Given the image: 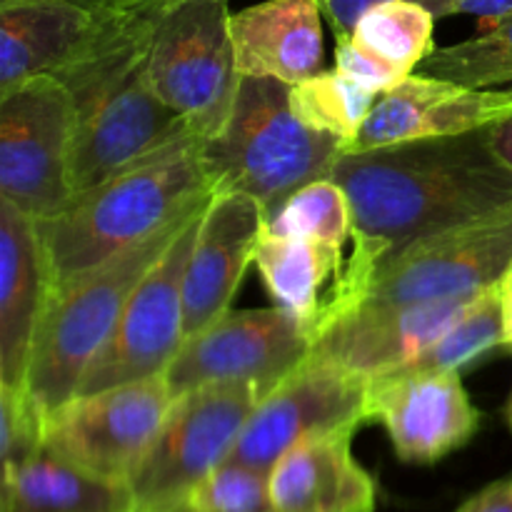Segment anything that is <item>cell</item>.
<instances>
[{
  "label": "cell",
  "instance_id": "13",
  "mask_svg": "<svg viewBox=\"0 0 512 512\" xmlns=\"http://www.w3.org/2000/svg\"><path fill=\"white\" fill-rule=\"evenodd\" d=\"M310 348L313 335L288 310H238L185 340L165 380L175 398L228 380L255 383L265 395L308 358Z\"/></svg>",
  "mask_w": 512,
  "mask_h": 512
},
{
  "label": "cell",
  "instance_id": "17",
  "mask_svg": "<svg viewBox=\"0 0 512 512\" xmlns=\"http://www.w3.org/2000/svg\"><path fill=\"white\" fill-rule=\"evenodd\" d=\"M263 228L265 210L250 195L215 193L210 198L185 268V340L230 313Z\"/></svg>",
  "mask_w": 512,
  "mask_h": 512
},
{
  "label": "cell",
  "instance_id": "12",
  "mask_svg": "<svg viewBox=\"0 0 512 512\" xmlns=\"http://www.w3.org/2000/svg\"><path fill=\"white\" fill-rule=\"evenodd\" d=\"M203 213L205 210H200L180 230L163 258L133 290L118 328L90 363L78 395L100 393L115 385L138 383L168 373L170 363L185 343V268Z\"/></svg>",
  "mask_w": 512,
  "mask_h": 512
},
{
  "label": "cell",
  "instance_id": "20",
  "mask_svg": "<svg viewBox=\"0 0 512 512\" xmlns=\"http://www.w3.org/2000/svg\"><path fill=\"white\" fill-rule=\"evenodd\" d=\"M230 38L240 75L295 85L323 70L320 0H265L230 13Z\"/></svg>",
  "mask_w": 512,
  "mask_h": 512
},
{
  "label": "cell",
  "instance_id": "33",
  "mask_svg": "<svg viewBox=\"0 0 512 512\" xmlns=\"http://www.w3.org/2000/svg\"><path fill=\"white\" fill-rule=\"evenodd\" d=\"M378 3H385V0H320V8H323V18L333 28L335 38H343V35L353 33L360 15ZM413 3L428 5L430 0H413Z\"/></svg>",
  "mask_w": 512,
  "mask_h": 512
},
{
  "label": "cell",
  "instance_id": "2",
  "mask_svg": "<svg viewBox=\"0 0 512 512\" xmlns=\"http://www.w3.org/2000/svg\"><path fill=\"white\" fill-rule=\"evenodd\" d=\"M158 8V0H140L133 8L110 13L98 40L53 75L75 100L73 195L180 140L195 138L150 83L148 48Z\"/></svg>",
  "mask_w": 512,
  "mask_h": 512
},
{
  "label": "cell",
  "instance_id": "10",
  "mask_svg": "<svg viewBox=\"0 0 512 512\" xmlns=\"http://www.w3.org/2000/svg\"><path fill=\"white\" fill-rule=\"evenodd\" d=\"M512 263V205L415 240L370 280L358 308L478 295L503 283Z\"/></svg>",
  "mask_w": 512,
  "mask_h": 512
},
{
  "label": "cell",
  "instance_id": "39",
  "mask_svg": "<svg viewBox=\"0 0 512 512\" xmlns=\"http://www.w3.org/2000/svg\"><path fill=\"white\" fill-rule=\"evenodd\" d=\"M508 423H510V428H512V395H510V403H508Z\"/></svg>",
  "mask_w": 512,
  "mask_h": 512
},
{
  "label": "cell",
  "instance_id": "28",
  "mask_svg": "<svg viewBox=\"0 0 512 512\" xmlns=\"http://www.w3.org/2000/svg\"><path fill=\"white\" fill-rule=\"evenodd\" d=\"M465 88H512V15L483 35L435 48L415 70Z\"/></svg>",
  "mask_w": 512,
  "mask_h": 512
},
{
  "label": "cell",
  "instance_id": "37",
  "mask_svg": "<svg viewBox=\"0 0 512 512\" xmlns=\"http://www.w3.org/2000/svg\"><path fill=\"white\" fill-rule=\"evenodd\" d=\"M503 290V320H505V345L512 348V285H500Z\"/></svg>",
  "mask_w": 512,
  "mask_h": 512
},
{
  "label": "cell",
  "instance_id": "34",
  "mask_svg": "<svg viewBox=\"0 0 512 512\" xmlns=\"http://www.w3.org/2000/svg\"><path fill=\"white\" fill-rule=\"evenodd\" d=\"M455 512H512V478L488 485Z\"/></svg>",
  "mask_w": 512,
  "mask_h": 512
},
{
  "label": "cell",
  "instance_id": "3",
  "mask_svg": "<svg viewBox=\"0 0 512 512\" xmlns=\"http://www.w3.org/2000/svg\"><path fill=\"white\" fill-rule=\"evenodd\" d=\"M215 195L200 140L185 138L103 183L73 195L53 218L38 220L50 283L105 263L168 225L188 218Z\"/></svg>",
  "mask_w": 512,
  "mask_h": 512
},
{
  "label": "cell",
  "instance_id": "24",
  "mask_svg": "<svg viewBox=\"0 0 512 512\" xmlns=\"http://www.w3.org/2000/svg\"><path fill=\"white\" fill-rule=\"evenodd\" d=\"M378 95L368 93L338 68L320 70L290 85V110L305 128L333 135L345 150L353 148Z\"/></svg>",
  "mask_w": 512,
  "mask_h": 512
},
{
  "label": "cell",
  "instance_id": "22",
  "mask_svg": "<svg viewBox=\"0 0 512 512\" xmlns=\"http://www.w3.org/2000/svg\"><path fill=\"white\" fill-rule=\"evenodd\" d=\"M0 512H133L125 483L98 478L43 450L0 485Z\"/></svg>",
  "mask_w": 512,
  "mask_h": 512
},
{
  "label": "cell",
  "instance_id": "18",
  "mask_svg": "<svg viewBox=\"0 0 512 512\" xmlns=\"http://www.w3.org/2000/svg\"><path fill=\"white\" fill-rule=\"evenodd\" d=\"M50 293L38 220L0 200V385L25 388L35 330Z\"/></svg>",
  "mask_w": 512,
  "mask_h": 512
},
{
  "label": "cell",
  "instance_id": "26",
  "mask_svg": "<svg viewBox=\"0 0 512 512\" xmlns=\"http://www.w3.org/2000/svg\"><path fill=\"white\" fill-rule=\"evenodd\" d=\"M265 228L270 233L310 240L343 255L345 243L353 240V210L340 183L318 178L290 193L265 218Z\"/></svg>",
  "mask_w": 512,
  "mask_h": 512
},
{
  "label": "cell",
  "instance_id": "4",
  "mask_svg": "<svg viewBox=\"0 0 512 512\" xmlns=\"http://www.w3.org/2000/svg\"><path fill=\"white\" fill-rule=\"evenodd\" d=\"M200 210L95 268L50 283L25 380L45 418L78 395L90 363L118 328L133 290Z\"/></svg>",
  "mask_w": 512,
  "mask_h": 512
},
{
  "label": "cell",
  "instance_id": "35",
  "mask_svg": "<svg viewBox=\"0 0 512 512\" xmlns=\"http://www.w3.org/2000/svg\"><path fill=\"white\" fill-rule=\"evenodd\" d=\"M485 130H488L490 145H493L495 153H498L500 160L512 170V115L498 120V123H493Z\"/></svg>",
  "mask_w": 512,
  "mask_h": 512
},
{
  "label": "cell",
  "instance_id": "25",
  "mask_svg": "<svg viewBox=\"0 0 512 512\" xmlns=\"http://www.w3.org/2000/svg\"><path fill=\"white\" fill-rule=\"evenodd\" d=\"M435 20L425 5L413 0H385L360 15L350 38L405 75H413L435 50Z\"/></svg>",
  "mask_w": 512,
  "mask_h": 512
},
{
  "label": "cell",
  "instance_id": "21",
  "mask_svg": "<svg viewBox=\"0 0 512 512\" xmlns=\"http://www.w3.org/2000/svg\"><path fill=\"white\" fill-rule=\"evenodd\" d=\"M353 435H320L290 448L270 470L275 512H373L378 490L355 460Z\"/></svg>",
  "mask_w": 512,
  "mask_h": 512
},
{
  "label": "cell",
  "instance_id": "38",
  "mask_svg": "<svg viewBox=\"0 0 512 512\" xmlns=\"http://www.w3.org/2000/svg\"><path fill=\"white\" fill-rule=\"evenodd\" d=\"M500 285H512V263H510V268H508V273H505V278H503V283Z\"/></svg>",
  "mask_w": 512,
  "mask_h": 512
},
{
  "label": "cell",
  "instance_id": "29",
  "mask_svg": "<svg viewBox=\"0 0 512 512\" xmlns=\"http://www.w3.org/2000/svg\"><path fill=\"white\" fill-rule=\"evenodd\" d=\"M185 508L193 512H275L270 473L225 460L193 490Z\"/></svg>",
  "mask_w": 512,
  "mask_h": 512
},
{
  "label": "cell",
  "instance_id": "31",
  "mask_svg": "<svg viewBox=\"0 0 512 512\" xmlns=\"http://www.w3.org/2000/svg\"><path fill=\"white\" fill-rule=\"evenodd\" d=\"M335 68H338L345 78L353 80L355 85H360V88L368 90V93L373 95L388 93V90H393L395 85H400L408 78V75L400 68H395L393 63H388V60H383L380 55L370 53L368 48L355 43L350 35L335 38Z\"/></svg>",
  "mask_w": 512,
  "mask_h": 512
},
{
  "label": "cell",
  "instance_id": "30",
  "mask_svg": "<svg viewBox=\"0 0 512 512\" xmlns=\"http://www.w3.org/2000/svg\"><path fill=\"white\" fill-rule=\"evenodd\" d=\"M45 413L30 398L28 388L0 385V460L3 475L43 453Z\"/></svg>",
  "mask_w": 512,
  "mask_h": 512
},
{
  "label": "cell",
  "instance_id": "40",
  "mask_svg": "<svg viewBox=\"0 0 512 512\" xmlns=\"http://www.w3.org/2000/svg\"><path fill=\"white\" fill-rule=\"evenodd\" d=\"M160 5H170V3H178V0H158Z\"/></svg>",
  "mask_w": 512,
  "mask_h": 512
},
{
  "label": "cell",
  "instance_id": "11",
  "mask_svg": "<svg viewBox=\"0 0 512 512\" xmlns=\"http://www.w3.org/2000/svg\"><path fill=\"white\" fill-rule=\"evenodd\" d=\"M370 380L308 355L260 398L228 460L270 473L298 443L368 423Z\"/></svg>",
  "mask_w": 512,
  "mask_h": 512
},
{
  "label": "cell",
  "instance_id": "8",
  "mask_svg": "<svg viewBox=\"0 0 512 512\" xmlns=\"http://www.w3.org/2000/svg\"><path fill=\"white\" fill-rule=\"evenodd\" d=\"M75 100L53 75L0 93V200L30 218L58 215L73 198Z\"/></svg>",
  "mask_w": 512,
  "mask_h": 512
},
{
  "label": "cell",
  "instance_id": "41",
  "mask_svg": "<svg viewBox=\"0 0 512 512\" xmlns=\"http://www.w3.org/2000/svg\"><path fill=\"white\" fill-rule=\"evenodd\" d=\"M180 512H193V510H190V508H183Z\"/></svg>",
  "mask_w": 512,
  "mask_h": 512
},
{
  "label": "cell",
  "instance_id": "14",
  "mask_svg": "<svg viewBox=\"0 0 512 512\" xmlns=\"http://www.w3.org/2000/svg\"><path fill=\"white\" fill-rule=\"evenodd\" d=\"M368 415L388 430L403 463L433 465L463 448L480 425L458 370L390 373L370 380Z\"/></svg>",
  "mask_w": 512,
  "mask_h": 512
},
{
  "label": "cell",
  "instance_id": "9",
  "mask_svg": "<svg viewBox=\"0 0 512 512\" xmlns=\"http://www.w3.org/2000/svg\"><path fill=\"white\" fill-rule=\"evenodd\" d=\"M173 405L165 375L75 395L45 418L43 450L85 473L128 485Z\"/></svg>",
  "mask_w": 512,
  "mask_h": 512
},
{
  "label": "cell",
  "instance_id": "1",
  "mask_svg": "<svg viewBox=\"0 0 512 512\" xmlns=\"http://www.w3.org/2000/svg\"><path fill=\"white\" fill-rule=\"evenodd\" d=\"M328 178L350 200L353 253L313 335L358 308L373 275L410 243L512 205V170L488 130L343 153Z\"/></svg>",
  "mask_w": 512,
  "mask_h": 512
},
{
  "label": "cell",
  "instance_id": "6",
  "mask_svg": "<svg viewBox=\"0 0 512 512\" xmlns=\"http://www.w3.org/2000/svg\"><path fill=\"white\" fill-rule=\"evenodd\" d=\"M148 75L158 98L205 143L228 120L240 78L228 0L160 5L150 30Z\"/></svg>",
  "mask_w": 512,
  "mask_h": 512
},
{
  "label": "cell",
  "instance_id": "19",
  "mask_svg": "<svg viewBox=\"0 0 512 512\" xmlns=\"http://www.w3.org/2000/svg\"><path fill=\"white\" fill-rule=\"evenodd\" d=\"M108 15L70 0H0V93L75 63Z\"/></svg>",
  "mask_w": 512,
  "mask_h": 512
},
{
  "label": "cell",
  "instance_id": "36",
  "mask_svg": "<svg viewBox=\"0 0 512 512\" xmlns=\"http://www.w3.org/2000/svg\"><path fill=\"white\" fill-rule=\"evenodd\" d=\"M70 3H78L88 10H98V13H115V10L133 8L140 0H70Z\"/></svg>",
  "mask_w": 512,
  "mask_h": 512
},
{
  "label": "cell",
  "instance_id": "5",
  "mask_svg": "<svg viewBox=\"0 0 512 512\" xmlns=\"http://www.w3.org/2000/svg\"><path fill=\"white\" fill-rule=\"evenodd\" d=\"M200 155L215 193L250 195L268 218L290 193L328 178L343 145L295 118L290 85L243 75L228 120L200 143Z\"/></svg>",
  "mask_w": 512,
  "mask_h": 512
},
{
  "label": "cell",
  "instance_id": "7",
  "mask_svg": "<svg viewBox=\"0 0 512 512\" xmlns=\"http://www.w3.org/2000/svg\"><path fill=\"white\" fill-rule=\"evenodd\" d=\"M263 390L255 383H210L175 398L168 420L128 488L133 512H180L193 490L233 453Z\"/></svg>",
  "mask_w": 512,
  "mask_h": 512
},
{
  "label": "cell",
  "instance_id": "23",
  "mask_svg": "<svg viewBox=\"0 0 512 512\" xmlns=\"http://www.w3.org/2000/svg\"><path fill=\"white\" fill-rule=\"evenodd\" d=\"M253 263L273 303L295 315L313 335L323 310L320 288L328 278H340L345 268L343 255L310 240L263 228Z\"/></svg>",
  "mask_w": 512,
  "mask_h": 512
},
{
  "label": "cell",
  "instance_id": "32",
  "mask_svg": "<svg viewBox=\"0 0 512 512\" xmlns=\"http://www.w3.org/2000/svg\"><path fill=\"white\" fill-rule=\"evenodd\" d=\"M425 8L435 18H450V15H478L485 20H498L512 15V0H430Z\"/></svg>",
  "mask_w": 512,
  "mask_h": 512
},
{
  "label": "cell",
  "instance_id": "27",
  "mask_svg": "<svg viewBox=\"0 0 512 512\" xmlns=\"http://www.w3.org/2000/svg\"><path fill=\"white\" fill-rule=\"evenodd\" d=\"M505 345V320H503V290L500 285L483 290L470 303L463 318L435 340L428 350L413 358L410 363L390 370V373H438V370H460L478 360L488 350ZM385 373V375H390Z\"/></svg>",
  "mask_w": 512,
  "mask_h": 512
},
{
  "label": "cell",
  "instance_id": "16",
  "mask_svg": "<svg viewBox=\"0 0 512 512\" xmlns=\"http://www.w3.org/2000/svg\"><path fill=\"white\" fill-rule=\"evenodd\" d=\"M512 115V88H465L413 73L378 95L353 148L345 153L475 133Z\"/></svg>",
  "mask_w": 512,
  "mask_h": 512
},
{
  "label": "cell",
  "instance_id": "15",
  "mask_svg": "<svg viewBox=\"0 0 512 512\" xmlns=\"http://www.w3.org/2000/svg\"><path fill=\"white\" fill-rule=\"evenodd\" d=\"M478 295L390 308L363 305L320 328L310 355L373 380L410 363L443 338Z\"/></svg>",
  "mask_w": 512,
  "mask_h": 512
}]
</instances>
